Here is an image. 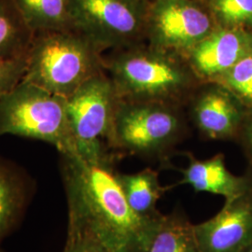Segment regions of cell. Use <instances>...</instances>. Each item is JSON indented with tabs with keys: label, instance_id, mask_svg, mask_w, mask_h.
<instances>
[{
	"label": "cell",
	"instance_id": "obj_8",
	"mask_svg": "<svg viewBox=\"0 0 252 252\" xmlns=\"http://www.w3.org/2000/svg\"><path fill=\"white\" fill-rule=\"evenodd\" d=\"M149 21L157 45L180 51L190 52L214 30L210 16L190 0H157Z\"/></svg>",
	"mask_w": 252,
	"mask_h": 252
},
{
	"label": "cell",
	"instance_id": "obj_18",
	"mask_svg": "<svg viewBox=\"0 0 252 252\" xmlns=\"http://www.w3.org/2000/svg\"><path fill=\"white\" fill-rule=\"evenodd\" d=\"M215 16L227 26L252 24V0H211Z\"/></svg>",
	"mask_w": 252,
	"mask_h": 252
},
{
	"label": "cell",
	"instance_id": "obj_22",
	"mask_svg": "<svg viewBox=\"0 0 252 252\" xmlns=\"http://www.w3.org/2000/svg\"><path fill=\"white\" fill-rule=\"evenodd\" d=\"M246 145H247V148H248L249 152L252 155V126L247 131V134H246Z\"/></svg>",
	"mask_w": 252,
	"mask_h": 252
},
{
	"label": "cell",
	"instance_id": "obj_10",
	"mask_svg": "<svg viewBox=\"0 0 252 252\" xmlns=\"http://www.w3.org/2000/svg\"><path fill=\"white\" fill-rule=\"evenodd\" d=\"M251 38L234 28L214 29L190 53L194 69L207 78L221 77L252 53Z\"/></svg>",
	"mask_w": 252,
	"mask_h": 252
},
{
	"label": "cell",
	"instance_id": "obj_4",
	"mask_svg": "<svg viewBox=\"0 0 252 252\" xmlns=\"http://www.w3.org/2000/svg\"><path fill=\"white\" fill-rule=\"evenodd\" d=\"M120 96L103 73L91 78L66 97V110L76 153L90 162L112 161L108 141Z\"/></svg>",
	"mask_w": 252,
	"mask_h": 252
},
{
	"label": "cell",
	"instance_id": "obj_23",
	"mask_svg": "<svg viewBox=\"0 0 252 252\" xmlns=\"http://www.w3.org/2000/svg\"><path fill=\"white\" fill-rule=\"evenodd\" d=\"M243 252H252V243Z\"/></svg>",
	"mask_w": 252,
	"mask_h": 252
},
{
	"label": "cell",
	"instance_id": "obj_2",
	"mask_svg": "<svg viewBox=\"0 0 252 252\" xmlns=\"http://www.w3.org/2000/svg\"><path fill=\"white\" fill-rule=\"evenodd\" d=\"M101 50L77 30L37 33L27 52L23 81L68 97L85 81L103 73Z\"/></svg>",
	"mask_w": 252,
	"mask_h": 252
},
{
	"label": "cell",
	"instance_id": "obj_15",
	"mask_svg": "<svg viewBox=\"0 0 252 252\" xmlns=\"http://www.w3.org/2000/svg\"><path fill=\"white\" fill-rule=\"evenodd\" d=\"M13 2L34 34L75 30L70 0H13Z\"/></svg>",
	"mask_w": 252,
	"mask_h": 252
},
{
	"label": "cell",
	"instance_id": "obj_6",
	"mask_svg": "<svg viewBox=\"0 0 252 252\" xmlns=\"http://www.w3.org/2000/svg\"><path fill=\"white\" fill-rule=\"evenodd\" d=\"M176 116L158 105H127L119 102L109 147L141 156H160L180 135Z\"/></svg>",
	"mask_w": 252,
	"mask_h": 252
},
{
	"label": "cell",
	"instance_id": "obj_7",
	"mask_svg": "<svg viewBox=\"0 0 252 252\" xmlns=\"http://www.w3.org/2000/svg\"><path fill=\"white\" fill-rule=\"evenodd\" d=\"M74 29L101 49L127 43L144 21L140 0H70Z\"/></svg>",
	"mask_w": 252,
	"mask_h": 252
},
{
	"label": "cell",
	"instance_id": "obj_3",
	"mask_svg": "<svg viewBox=\"0 0 252 252\" xmlns=\"http://www.w3.org/2000/svg\"><path fill=\"white\" fill-rule=\"evenodd\" d=\"M11 135L43 141L59 154H76L66 97L27 81L0 98V137Z\"/></svg>",
	"mask_w": 252,
	"mask_h": 252
},
{
	"label": "cell",
	"instance_id": "obj_14",
	"mask_svg": "<svg viewBox=\"0 0 252 252\" xmlns=\"http://www.w3.org/2000/svg\"><path fill=\"white\" fill-rule=\"evenodd\" d=\"M117 177L126 201L136 215L146 219H157L162 215L157 204L172 187H162L157 172L151 168L134 174L117 172Z\"/></svg>",
	"mask_w": 252,
	"mask_h": 252
},
{
	"label": "cell",
	"instance_id": "obj_16",
	"mask_svg": "<svg viewBox=\"0 0 252 252\" xmlns=\"http://www.w3.org/2000/svg\"><path fill=\"white\" fill-rule=\"evenodd\" d=\"M196 122L200 130L213 139L233 135L238 122V113L233 102L220 91H210L198 102Z\"/></svg>",
	"mask_w": 252,
	"mask_h": 252
},
{
	"label": "cell",
	"instance_id": "obj_5",
	"mask_svg": "<svg viewBox=\"0 0 252 252\" xmlns=\"http://www.w3.org/2000/svg\"><path fill=\"white\" fill-rule=\"evenodd\" d=\"M105 65L120 97H165L181 90L189 81L181 64L158 52L121 54Z\"/></svg>",
	"mask_w": 252,
	"mask_h": 252
},
{
	"label": "cell",
	"instance_id": "obj_21",
	"mask_svg": "<svg viewBox=\"0 0 252 252\" xmlns=\"http://www.w3.org/2000/svg\"><path fill=\"white\" fill-rule=\"evenodd\" d=\"M63 252H108L96 241L81 235L66 234Z\"/></svg>",
	"mask_w": 252,
	"mask_h": 252
},
{
	"label": "cell",
	"instance_id": "obj_11",
	"mask_svg": "<svg viewBox=\"0 0 252 252\" xmlns=\"http://www.w3.org/2000/svg\"><path fill=\"white\" fill-rule=\"evenodd\" d=\"M35 191L30 175L16 162L0 156V244L20 224Z\"/></svg>",
	"mask_w": 252,
	"mask_h": 252
},
{
	"label": "cell",
	"instance_id": "obj_20",
	"mask_svg": "<svg viewBox=\"0 0 252 252\" xmlns=\"http://www.w3.org/2000/svg\"><path fill=\"white\" fill-rule=\"evenodd\" d=\"M27 67V54L0 57V98L23 81Z\"/></svg>",
	"mask_w": 252,
	"mask_h": 252
},
{
	"label": "cell",
	"instance_id": "obj_12",
	"mask_svg": "<svg viewBox=\"0 0 252 252\" xmlns=\"http://www.w3.org/2000/svg\"><path fill=\"white\" fill-rule=\"evenodd\" d=\"M182 180L179 185L187 184L197 192H207L230 201L242 195L252 186L250 177H238L226 167L222 154L207 160L190 156L189 165L180 169Z\"/></svg>",
	"mask_w": 252,
	"mask_h": 252
},
{
	"label": "cell",
	"instance_id": "obj_9",
	"mask_svg": "<svg viewBox=\"0 0 252 252\" xmlns=\"http://www.w3.org/2000/svg\"><path fill=\"white\" fill-rule=\"evenodd\" d=\"M194 232L202 252H243L252 243V186L225 201L215 216L194 224Z\"/></svg>",
	"mask_w": 252,
	"mask_h": 252
},
{
	"label": "cell",
	"instance_id": "obj_19",
	"mask_svg": "<svg viewBox=\"0 0 252 252\" xmlns=\"http://www.w3.org/2000/svg\"><path fill=\"white\" fill-rule=\"evenodd\" d=\"M221 78L231 90L245 99L252 101V52L235 63Z\"/></svg>",
	"mask_w": 252,
	"mask_h": 252
},
{
	"label": "cell",
	"instance_id": "obj_13",
	"mask_svg": "<svg viewBox=\"0 0 252 252\" xmlns=\"http://www.w3.org/2000/svg\"><path fill=\"white\" fill-rule=\"evenodd\" d=\"M144 252H202L194 224L181 207L162 214Z\"/></svg>",
	"mask_w": 252,
	"mask_h": 252
},
{
	"label": "cell",
	"instance_id": "obj_24",
	"mask_svg": "<svg viewBox=\"0 0 252 252\" xmlns=\"http://www.w3.org/2000/svg\"><path fill=\"white\" fill-rule=\"evenodd\" d=\"M0 252H4V251H3V250H1V249H0Z\"/></svg>",
	"mask_w": 252,
	"mask_h": 252
},
{
	"label": "cell",
	"instance_id": "obj_1",
	"mask_svg": "<svg viewBox=\"0 0 252 252\" xmlns=\"http://www.w3.org/2000/svg\"><path fill=\"white\" fill-rule=\"evenodd\" d=\"M69 235L91 238L108 252H144L160 218L136 215L126 201L112 161L60 154Z\"/></svg>",
	"mask_w": 252,
	"mask_h": 252
},
{
	"label": "cell",
	"instance_id": "obj_17",
	"mask_svg": "<svg viewBox=\"0 0 252 252\" xmlns=\"http://www.w3.org/2000/svg\"><path fill=\"white\" fill-rule=\"evenodd\" d=\"M34 36L13 0H0V57L27 54Z\"/></svg>",
	"mask_w": 252,
	"mask_h": 252
}]
</instances>
